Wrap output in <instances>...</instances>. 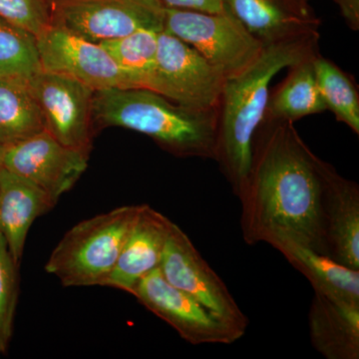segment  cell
Wrapping results in <instances>:
<instances>
[{"label": "cell", "mask_w": 359, "mask_h": 359, "mask_svg": "<svg viewBox=\"0 0 359 359\" xmlns=\"http://www.w3.org/2000/svg\"><path fill=\"white\" fill-rule=\"evenodd\" d=\"M323 162L294 123L264 120L255 135L249 174L238 197L245 244L294 243L325 255Z\"/></svg>", "instance_id": "obj_1"}, {"label": "cell", "mask_w": 359, "mask_h": 359, "mask_svg": "<svg viewBox=\"0 0 359 359\" xmlns=\"http://www.w3.org/2000/svg\"><path fill=\"white\" fill-rule=\"evenodd\" d=\"M318 39L306 37L266 45L244 70L224 79L215 161L237 197L249 174L255 135L266 118L269 85L285 68L318 53Z\"/></svg>", "instance_id": "obj_2"}, {"label": "cell", "mask_w": 359, "mask_h": 359, "mask_svg": "<svg viewBox=\"0 0 359 359\" xmlns=\"http://www.w3.org/2000/svg\"><path fill=\"white\" fill-rule=\"evenodd\" d=\"M94 127H122L150 137L161 148L182 158H216L218 109H194L143 88L94 92Z\"/></svg>", "instance_id": "obj_3"}, {"label": "cell", "mask_w": 359, "mask_h": 359, "mask_svg": "<svg viewBox=\"0 0 359 359\" xmlns=\"http://www.w3.org/2000/svg\"><path fill=\"white\" fill-rule=\"evenodd\" d=\"M139 208L123 205L75 224L52 250L45 271L66 287H105Z\"/></svg>", "instance_id": "obj_4"}, {"label": "cell", "mask_w": 359, "mask_h": 359, "mask_svg": "<svg viewBox=\"0 0 359 359\" xmlns=\"http://www.w3.org/2000/svg\"><path fill=\"white\" fill-rule=\"evenodd\" d=\"M164 30L199 52L224 79L244 70L263 49L226 9L205 13L166 8Z\"/></svg>", "instance_id": "obj_5"}, {"label": "cell", "mask_w": 359, "mask_h": 359, "mask_svg": "<svg viewBox=\"0 0 359 359\" xmlns=\"http://www.w3.org/2000/svg\"><path fill=\"white\" fill-rule=\"evenodd\" d=\"M51 23L101 43L141 29L163 32L160 0H49Z\"/></svg>", "instance_id": "obj_6"}, {"label": "cell", "mask_w": 359, "mask_h": 359, "mask_svg": "<svg viewBox=\"0 0 359 359\" xmlns=\"http://www.w3.org/2000/svg\"><path fill=\"white\" fill-rule=\"evenodd\" d=\"M159 269L168 283L191 295L226 325L245 334L249 318L221 276L196 249L185 231L174 222L163 250Z\"/></svg>", "instance_id": "obj_7"}, {"label": "cell", "mask_w": 359, "mask_h": 359, "mask_svg": "<svg viewBox=\"0 0 359 359\" xmlns=\"http://www.w3.org/2000/svg\"><path fill=\"white\" fill-rule=\"evenodd\" d=\"M224 78L202 55L171 33H159L151 91L194 109H218Z\"/></svg>", "instance_id": "obj_8"}, {"label": "cell", "mask_w": 359, "mask_h": 359, "mask_svg": "<svg viewBox=\"0 0 359 359\" xmlns=\"http://www.w3.org/2000/svg\"><path fill=\"white\" fill-rule=\"evenodd\" d=\"M132 295L193 346H226L245 335L219 320L191 295L168 283L159 268L144 276L135 287Z\"/></svg>", "instance_id": "obj_9"}, {"label": "cell", "mask_w": 359, "mask_h": 359, "mask_svg": "<svg viewBox=\"0 0 359 359\" xmlns=\"http://www.w3.org/2000/svg\"><path fill=\"white\" fill-rule=\"evenodd\" d=\"M45 131L67 147L90 155L93 139L94 90L57 73L41 70L28 79Z\"/></svg>", "instance_id": "obj_10"}, {"label": "cell", "mask_w": 359, "mask_h": 359, "mask_svg": "<svg viewBox=\"0 0 359 359\" xmlns=\"http://www.w3.org/2000/svg\"><path fill=\"white\" fill-rule=\"evenodd\" d=\"M89 156L63 145L47 131L0 147V168L18 175L57 201L77 183Z\"/></svg>", "instance_id": "obj_11"}, {"label": "cell", "mask_w": 359, "mask_h": 359, "mask_svg": "<svg viewBox=\"0 0 359 359\" xmlns=\"http://www.w3.org/2000/svg\"><path fill=\"white\" fill-rule=\"evenodd\" d=\"M37 46L42 70L73 78L94 91L130 88L124 73L102 45L62 26L51 23L37 36Z\"/></svg>", "instance_id": "obj_12"}, {"label": "cell", "mask_w": 359, "mask_h": 359, "mask_svg": "<svg viewBox=\"0 0 359 359\" xmlns=\"http://www.w3.org/2000/svg\"><path fill=\"white\" fill-rule=\"evenodd\" d=\"M320 216L325 255L359 269V186L325 161L321 167Z\"/></svg>", "instance_id": "obj_13"}, {"label": "cell", "mask_w": 359, "mask_h": 359, "mask_svg": "<svg viewBox=\"0 0 359 359\" xmlns=\"http://www.w3.org/2000/svg\"><path fill=\"white\" fill-rule=\"evenodd\" d=\"M224 7L263 46L320 36L309 0H224Z\"/></svg>", "instance_id": "obj_14"}, {"label": "cell", "mask_w": 359, "mask_h": 359, "mask_svg": "<svg viewBox=\"0 0 359 359\" xmlns=\"http://www.w3.org/2000/svg\"><path fill=\"white\" fill-rule=\"evenodd\" d=\"M172 224L162 212L140 205L105 287L132 294L144 276L159 268Z\"/></svg>", "instance_id": "obj_15"}, {"label": "cell", "mask_w": 359, "mask_h": 359, "mask_svg": "<svg viewBox=\"0 0 359 359\" xmlns=\"http://www.w3.org/2000/svg\"><path fill=\"white\" fill-rule=\"evenodd\" d=\"M57 203L35 184L0 168V233L18 266L32 224Z\"/></svg>", "instance_id": "obj_16"}, {"label": "cell", "mask_w": 359, "mask_h": 359, "mask_svg": "<svg viewBox=\"0 0 359 359\" xmlns=\"http://www.w3.org/2000/svg\"><path fill=\"white\" fill-rule=\"evenodd\" d=\"M309 328L311 344L323 358H359V306L314 292Z\"/></svg>", "instance_id": "obj_17"}, {"label": "cell", "mask_w": 359, "mask_h": 359, "mask_svg": "<svg viewBox=\"0 0 359 359\" xmlns=\"http://www.w3.org/2000/svg\"><path fill=\"white\" fill-rule=\"evenodd\" d=\"M297 271L308 278L313 290L351 306H359V269L294 243L273 245Z\"/></svg>", "instance_id": "obj_18"}, {"label": "cell", "mask_w": 359, "mask_h": 359, "mask_svg": "<svg viewBox=\"0 0 359 359\" xmlns=\"http://www.w3.org/2000/svg\"><path fill=\"white\" fill-rule=\"evenodd\" d=\"M314 55L290 67L282 83L269 92L264 120L294 123L327 110L316 83Z\"/></svg>", "instance_id": "obj_19"}, {"label": "cell", "mask_w": 359, "mask_h": 359, "mask_svg": "<svg viewBox=\"0 0 359 359\" xmlns=\"http://www.w3.org/2000/svg\"><path fill=\"white\" fill-rule=\"evenodd\" d=\"M28 79L0 76V147L44 131Z\"/></svg>", "instance_id": "obj_20"}, {"label": "cell", "mask_w": 359, "mask_h": 359, "mask_svg": "<svg viewBox=\"0 0 359 359\" xmlns=\"http://www.w3.org/2000/svg\"><path fill=\"white\" fill-rule=\"evenodd\" d=\"M159 33L141 29L99 43L124 73L130 88L150 90L155 73Z\"/></svg>", "instance_id": "obj_21"}, {"label": "cell", "mask_w": 359, "mask_h": 359, "mask_svg": "<svg viewBox=\"0 0 359 359\" xmlns=\"http://www.w3.org/2000/svg\"><path fill=\"white\" fill-rule=\"evenodd\" d=\"M316 83L325 107L337 121L359 134V94L355 83L332 61L316 53L313 57Z\"/></svg>", "instance_id": "obj_22"}, {"label": "cell", "mask_w": 359, "mask_h": 359, "mask_svg": "<svg viewBox=\"0 0 359 359\" xmlns=\"http://www.w3.org/2000/svg\"><path fill=\"white\" fill-rule=\"evenodd\" d=\"M41 70L37 37L0 18V76L29 79Z\"/></svg>", "instance_id": "obj_23"}, {"label": "cell", "mask_w": 359, "mask_h": 359, "mask_svg": "<svg viewBox=\"0 0 359 359\" xmlns=\"http://www.w3.org/2000/svg\"><path fill=\"white\" fill-rule=\"evenodd\" d=\"M18 266L14 263L6 238L0 233V353H6L13 337L18 299Z\"/></svg>", "instance_id": "obj_24"}, {"label": "cell", "mask_w": 359, "mask_h": 359, "mask_svg": "<svg viewBox=\"0 0 359 359\" xmlns=\"http://www.w3.org/2000/svg\"><path fill=\"white\" fill-rule=\"evenodd\" d=\"M0 18L39 36L51 25L49 0H0Z\"/></svg>", "instance_id": "obj_25"}, {"label": "cell", "mask_w": 359, "mask_h": 359, "mask_svg": "<svg viewBox=\"0 0 359 359\" xmlns=\"http://www.w3.org/2000/svg\"><path fill=\"white\" fill-rule=\"evenodd\" d=\"M160 2L166 8L205 13H222L226 11L224 0H160Z\"/></svg>", "instance_id": "obj_26"}, {"label": "cell", "mask_w": 359, "mask_h": 359, "mask_svg": "<svg viewBox=\"0 0 359 359\" xmlns=\"http://www.w3.org/2000/svg\"><path fill=\"white\" fill-rule=\"evenodd\" d=\"M339 6L346 25L353 32L359 29V0H332Z\"/></svg>", "instance_id": "obj_27"}, {"label": "cell", "mask_w": 359, "mask_h": 359, "mask_svg": "<svg viewBox=\"0 0 359 359\" xmlns=\"http://www.w3.org/2000/svg\"><path fill=\"white\" fill-rule=\"evenodd\" d=\"M0 356H1V353H0Z\"/></svg>", "instance_id": "obj_28"}]
</instances>
